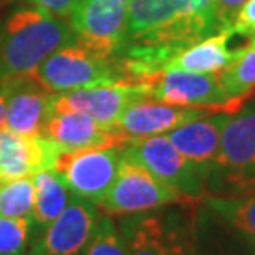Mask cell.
<instances>
[{
    "mask_svg": "<svg viewBox=\"0 0 255 255\" xmlns=\"http://www.w3.org/2000/svg\"><path fill=\"white\" fill-rule=\"evenodd\" d=\"M224 28L216 0H129L126 38L116 58L129 83L157 75L166 62Z\"/></svg>",
    "mask_w": 255,
    "mask_h": 255,
    "instance_id": "obj_1",
    "label": "cell"
},
{
    "mask_svg": "<svg viewBox=\"0 0 255 255\" xmlns=\"http://www.w3.org/2000/svg\"><path fill=\"white\" fill-rule=\"evenodd\" d=\"M73 40L70 23L32 5L0 20V83L25 78L55 50Z\"/></svg>",
    "mask_w": 255,
    "mask_h": 255,
    "instance_id": "obj_2",
    "label": "cell"
},
{
    "mask_svg": "<svg viewBox=\"0 0 255 255\" xmlns=\"http://www.w3.org/2000/svg\"><path fill=\"white\" fill-rule=\"evenodd\" d=\"M181 201L152 211L121 216L118 229L129 255H192L194 206Z\"/></svg>",
    "mask_w": 255,
    "mask_h": 255,
    "instance_id": "obj_3",
    "label": "cell"
},
{
    "mask_svg": "<svg viewBox=\"0 0 255 255\" xmlns=\"http://www.w3.org/2000/svg\"><path fill=\"white\" fill-rule=\"evenodd\" d=\"M206 189L209 196L255 194V100L229 115Z\"/></svg>",
    "mask_w": 255,
    "mask_h": 255,
    "instance_id": "obj_4",
    "label": "cell"
},
{
    "mask_svg": "<svg viewBox=\"0 0 255 255\" xmlns=\"http://www.w3.org/2000/svg\"><path fill=\"white\" fill-rule=\"evenodd\" d=\"M30 76L52 93L129 83L116 60L96 57L73 40L55 50Z\"/></svg>",
    "mask_w": 255,
    "mask_h": 255,
    "instance_id": "obj_5",
    "label": "cell"
},
{
    "mask_svg": "<svg viewBox=\"0 0 255 255\" xmlns=\"http://www.w3.org/2000/svg\"><path fill=\"white\" fill-rule=\"evenodd\" d=\"M129 0H78L68 15L73 42L101 58L116 60L125 45Z\"/></svg>",
    "mask_w": 255,
    "mask_h": 255,
    "instance_id": "obj_6",
    "label": "cell"
},
{
    "mask_svg": "<svg viewBox=\"0 0 255 255\" xmlns=\"http://www.w3.org/2000/svg\"><path fill=\"white\" fill-rule=\"evenodd\" d=\"M123 154L144 166L157 181L186 201H199L206 196V176L176 149L166 134L129 139Z\"/></svg>",
    "mask_w": 255,
    "mask_h": 255,
    "instance_id": "obj_7",
    "label": "cell"
},
{
    "mask_svg": "<svg viewBox=\"0 0 255 255\" xmlns=\"http://www.w3.org/2000/svg\"><path fill=\"white\" fill-rule=\"evenodd\" d=\"M123 147L62 151L53 171L73 196L101 206L118 176Z\"/></svg>",
    "mask_w": 255,
    "mask_h": 255,
    "instance_id": "obj_8",
    "label": "cell"
},
{
    "mask_svg": "<svg viewBox=\"0 0 255 255\" xmlns=\"http://www.w3.org/2000/svg\"><path fill=\"white\" fill-rule=\"evenodd\" d=\"M186 201L176 191L157 181L144 166L121 152L118 176L101 209L110 216H128Z\"/></svg>",
    "mask_w": 255,
    "mask_h": 255,
    "instance_id": "obj_9",
    "label": "cell"
},
{
    "mask_svg": "<svg viewBox=\"0 0 255 255\" xmlns=\"http://www.w3.org/2000/svg\"><path fill=\"white\" fill-rule=\"evenodd\" d=\"M147 98L184 108H206L214 111L237 110L224 93L217 73H192L167 70L144 81Z\"/></svg>",
    "mask_w": 255,
    "mask_h": 255,
    "instance_id": "obj_10",
    "label": "cell"
},
{
    "mask_svg": "<svg viewBox=\"0 0 255 255\" xmlns=\"http://www.w3.org/2000/svg\"><path fill=\"white\" fill-rule=\"evenodd\" d=\"M100 216L96 204L71 194L63 212L32 241L28 255H85Z\"/></svg>",
    "mask_w": 255,
    "mask_h": 255,
    "instance_id": "obj_11",
    "label": "cell"
},
{
    "mask_svg": "<svg viewBox=\"0 0 255 255\" xmlns=\"http://www.w3.org/2000/svg\"><path fill=\"white\" fill-rule=\"evenodd\" d=\"M147 98L144 83L110 85L53 95V111H80L103 126L116 129V121L134 101Z\"/></svg>",
    "mask_w": 255,
    "mask_h": 255,
    "instance_id": "obj_12",
    "label": "cell"
},
{
    "mask_svg": "<svg viewBox=\"0 0 255 255\" xmlns=\"http://www.w3.org/2000/svg\"><path fill=\"white\" fill-rule=\"evenodd\" d=\"M63 149L43 136L0 129V184L53 169Z\"/></svg>",
    "mask_w": 255,
    "mask_h": 255,
    "instance_id": "obj_13",
    "label": "cell"
},
{
    "mask_svg": "<svg viewBox=\"0 0 255 255\" xmlns=\"http://www.w3.org/2000/svg\"><path fill=\"white\" fill-rule=\"evenodd\" d=\"M7 110L3 128L25 136H42L43 126L53 111L52 91L32 76L2 81Z\"/></svg>",
    "mask_w": 255,
    "mask_h": 255,
    "instance_id": "obj_14",
    "label": "cell"
},
{
    "mask_svg": "<svg viewBox=\"0 0 255 255\" xmlns=\"http://www.w3.org/2000/svg\"><path fill=\"white\" fill-rule=\"evenodd\" d=\"M42 136L63 151L125 147L129 137L118 129L103 126L90 115L80 111H52L43 126Z\"/></svg>",
    "mask_w": 255,
    "mask_h": 255,
    "instance_id": "obj_15",
    "label": "cell"
},
{
    "mask_svg": "<svg viewBox=\"0 0 255 255\" xmlns=\"http://www.w3.org/2000/svg\"><path fill=\"white\" fill-rule=\"evenodd\" d=\"M211 113L214 110L184 108L144 98L128 106L116 121V129L129 139L159 136Z\"/></svg>",
    "mask_w": 255,
    "mask_h": 255,
    "instance_id": "obj_16",
    "label": "cell"
},
{
    "mask_svg": "<svg viewBox=\"0 0 255 255\" xmlns=\"http://www.w3.org/2000/svg\"><path fill=\"white\" fill-rule=\"evenodd\" d=\"M229 115H231L229 111H214L204 118L189 121L166 134L176 149L187 161H191L206 176V179L216 162L222 129L227 123Z\"/></svg>",
    "mask_w": 255,
    "mask_h": 255,
    "instance_id": "obj_17",
    "label": "cell"
},
{
    "mask_svg": "<svg viewBox=\"0 0 255 255\" xmlns=\"http://www.w3.org/2000/svg\"><path fill=\"white\" fill-rule=\"evenodd\" d=\"M192 255H255V242L197 201L194 206Z\"/></svg>",
    "mask_w": 255,
    "mask_h": 255,
    "instance_id": "obj_18",
    "label": "cell"
},
{
    "mask_svg": "<svg viewBox=\"0 0 255 255\" xmlns=\"http://www.w3.org/2000/svg\"><path fill=\"white\" fill-rule=\"evenodd\" d=\"M232 37L234 33L229 28L212 35V37L204 38L201 42L191 45L189 48L182 50L176 57H172L169 62H166L161 71L182 70L192 71V73H219L239 53V48H229V42Z\"/></svg>",
    "mask_w": 255,
    "mask_h": 255,
    "instance_id": "obj_19",
    "label": "cell"
},
{
    "mask_svg": "<svg viewBox=\"0 0 255 255\" xmlns=\"http://www.w3.org/2000/svg\"><path fill=\"white\" fill-rule=\"evenodd\" d=\"M35 201L32 211V241L43 232L68 206L71 192L57 171H42L33 177Z\"/></svg>",
    "mask_w": 255,
    "mask_h": 255,
    "instance_id": "obj_20",
    "label": "cell"
},
{
    "mask_svg": "<svg viewBox=\"0 0 255 255\" xmlns=\"http://www.w3.org/2000/svg\"><path fill=\"white\" fill-rule=\"evenodd\" d=\"M232 229L255 242V194L244 196H209L199 199Z\"/></svg>",
    "mask_w": 255,
    "mask_h": 255,
    "instance_id": "obj_21",
    "label": "cell"
},
{
    "mask_svg": "<svg viewBox=\"0 0 255 255\" xmlns=\"http://www.w3.org/2000/svg\"><path fill=\"white\" fill-rule=\"evenodd\" d=\"M229 101L242 103L255 90V48H239L237 57L217 73Z\"/></svg>",
    "mask_w": 255,
    "mask_h": 255,
    "instance_id": "obj_22",
    "label": "cell"
},
{
    "mask_svg": "<svg viewBox=\"0 0 255 255\" xmlns=\"http://www.w3.org/2000/svg\"><path fill=\"white\" fill-rule=\"evenodd\" d=\"M35 187L32 177L0 184V217H30Z\"/></svg>",
    "mask_w": 255,
    "mask_h": 255,
    "instance_id": "obj_23",
    "label": "cell"
},
{
    "mask_svg": "<svg viewBox=\"0 0 255 255\" xmlns=\"http://www.w3.org/2000/svg\"><path fill=\"white\" fill-rule=\"evenodd\" d=\"M85 255H129L118 224L110 214L101 212L95 234L86 247Z\"/></svg>",
    "mask_w": 255,
    "mask_h": 255,
    "instance_id": "obj_24",
    "label": "cell"
},
{
    "mask_svg": "<svg viewBox=\"0 0 255 255\" xmlns=\"http://www.w3.org/2000/svg\"><path fill=\"white\" fill-rule=\"evenodd\" d=\"M32 244V219L0 217V255H25Z\"/></svg>",
    "mask_w": 255,
    "mask_h": 255,
    "instance_id": "obj_25",
    "label": "cell"
},
{
    "mask_svg": "<svg viewBox=\"0 0 255 255\" xmlns=\"http://www.w3.org/2000/svg\"><path fill=\"white\" fill-rule=\"evenodd\" d=\"M231 32L247 38H251L255 33V0H247L242 5L231 27Z\"/></svg>",
    "mask_w": 255,
    "mask_h": 255,
    "instance_id": "obj_26",
    "label": "cell"
},
{
    "mask_svg": "<svg viewBox=\"0 0 255 255\" xmlns=\"http://www.w3.org/2000/svg\"><path fill=\"white\" fill-rule=\"evenodd\" d=\"M25 2L47 13L66 18L75 8V5L78 3V0H25Z\"/></svg>",
    "mask_w": 255,
    "mask_h": 255,
    "instance_id": "obj_27",
    "label": "cell"
},
{
    "mask_svg": "<svg viewBox=\"0 0 255 255\" xmlns=\"http://www.w3.org/2000/svg\"><path fill=\"white\" fill-rule=\"evenodd\" d=\"M247 0H216L217 5V13L219 18L224 25V28H231L234 20H236L239 10L242 8V5L246 3Z\"/></svg>",
    "mask_w": 255,
    "mask_h": 255,
    "instance_id": "obj_28",
    "label": "cell"
},
{
    "mask_svg": "<svg viewBox=\"0 0 255 255\" xmlns=\"http://www.w3.org/2000/svg\"><path fill=\"white\" fill-rule=\"evenodd\" d=\"M5 110H7V100H5L3 86L0 85V129H2L5 123Z\"/></svg>",
    "mask_w": 255,
    "mask_h": 255,
    "instance_id": "obj_29",
    "label": "cell"
},
{
    "mask_svg": "<svg viewBox=\"0 0 255 255\" xmlns=\"http://www.w3.org/2000/svg\"><path fill=\"white\" fill-rule=\"evenodd\" d=\"M242 48H246V50H249V48H255V33L252 35L251 38H249V42H247V45H244Z\"/></svg>",
    "mask_w": 255,
    "mask_h": 255,
    "instance_id": "obj_30",
    "label": "cell"
}]
</instances>
